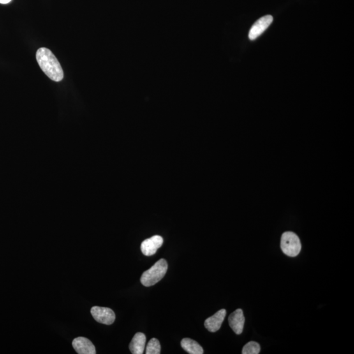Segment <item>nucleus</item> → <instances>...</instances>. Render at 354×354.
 <instances>
[{
  "label": "nucleus",
  "instance_id": "nucleus-1",
  "mask_svg": "<svg viewBox=\"0 0 354 354\" xmlns=\"http://www.w3.org/2000/svg\"><path fill=\"white\" fill-rule=\"evenodd\" d=\"M36 60L41 70L51 80L56 82L63 80V70L52 51L45 48H39L36 52Z\"/></svg>",
  "mask_w": 354,
  "mask_h": 354
},
{
  "label": "nucleus",
  "instance_id": "nucleus-2",
  "mask_svg": "<svg viewBox=\"0 0 354 354\" xmlns=\"http://www.w3.org/2000/svg\"><path fill=\"white\" fill-rule=\"evenodd\" d=\"M168 268V263L165 259H160L153 267L143 273L140 277L141 284L145 287L154 286L165 276Z\"/></svg>",
  "mask_w": 354,
  "mask_h": 354
},
{
  "label": "nucleus",
  "instance_id": "nucleus-3",
  "mask_svg": "<svg viewBox=\"0 0 354 354\" xmlns=\"http://www.w3.org/2000/svg\"><path fill=\"white\" fill-rule=\"evenodd\" d=\"M281 248L286 255L291 257L297 256L301 250L299 238L292 232L284 233L281 236Z\"/></svg>",
  "mask_w": 354,
  "mask_h": 354
},
{
  "label": "nucleus",
  "instance_id": "nucleus-4",
  "mask_svg": "<svg viewBox=\"0 0 354 354\" xmlns=\"http://www.w3.org/2000/svg\"><path fill=\"white\" fill-rule=\"evenodd\" d=\"M91 314L97 322L105 325H112L115 319L114 312L109 308L93 306L91 309Z\"/></svg>",
  "mask_w": 354,
  "mask_h": 354
},
{
  "label": "nucleus",
  "instance_id": "nucleus-5",
  "mask_svg": "<svg viewBox=\"0 0 354 354\" xmlns=\"http://www.w3.org/2000/svg\"><path fill=\"white\" fill-rule=\"evenodd\" d=\"M163 238L160 235H154L149 239L143 241L140 248L144 255L150 256L156 253L157 249L162 246Z\"/></svg>",
  "mask_w": 354,
  "mask_h": 354
},
{
  "label": "nucleus",
  "instance_id": "nucleus-6",
  "mask_svg": "<svg viewBox=\"0 0 354 354\" xmlns=\"http://www.w3.org/2000/svg\"><path fill=\"white\" fill-rule=\"evenodd\" d=\"M273 22L271 15H267L261 17L253 25L250 30L249 38L251 40H254L260 36L269 27Z\"/></svg>",
  "mask_w": 354,
  "mask_h": 354
},
{
  "label": "nucleus",
  "instance_id": "nucleus-7",
  "mask_svg": "<svg viewBox=\"0 0 354 354\" xmlns=\"http://www.w3.org/2000/svg\"><path fill=\"white\" fill-rule=\"evenodd\" d=\"M73 346L79 354H96V347L87 338L80 337L76 338L73 341Z\"/></svg>",
  "mask_w": 354,
  "mask_h": 354
},
{
  "label": "nucleus",
  "instance_id": "nucleus-8",
  "mask_svg": "<svg viewBox=\"0 0 354 354\" xmlns=\"http://www.w3.org/2000/svg\"><path fill=\"white\" fill-rule=\"evenodd\" d=\"M245 317L242 309L236 310L228 318L229 325L236 335H241L244 330Z\"/></svg>",
  "mask_w": 354,
  "mask_h": 354
},
{
  "label": "nucleus",
  "instance_id": "nucleus-9",
  "mask_svg": "<svg viewBox=\"0 0 354 354\" xmlns=\"http://www.w3.org/2000/svg\"><path fill=\"white\" fill-rule=\"evenodd\" d=\"M226 315V310L222 309L205 321L204 325L209 332L215 333L221 327Z\"/></svg>",
  "mask_w": 354,
  "mask_h": 354
},
{
  "label": "nucleus",
  "instance_id": "nucleus-10",
  "mask_svg": "<svg viewBox=\"0 0 354 354\" xmlns=\"http://www.w3.org/2000/svg\"><path fill=\"white\" fill-rule=\"evenodd\" d=\"M146 341H147V337L144 333H136L129 344V350L133 354L143 353L145 351Z\"/></svg>",
  "mask_w": 354,
  "mask_h": 354
},
{
  "label": "nucleus",
  "instance_id": "nucleus-11",
  "mask_svg": "<svg viewBox=\"0 0 354 354\" xmlns=\"http://www.w3.org/2000/svg\"><path fill=\"white\" fill-rule=\"evenodd\" d=\"M181 346L188 353L202 354L204 352L202 347L198 342L189 338H185L182 340Z\"/></svg>",
  "mask_w": 354,
  "mask_h": 354
},
{
  "label": "nucleus",
  "instance_id": "nucleus-12",
  "mask_svg": "<svg viewBox=\"0 0 354 354\" xmlns=\"http://www.w3.org/2000/svg\"><path fill=\"white\" fill-rule=\"evenodd\" d=\"M161 353V345L158 340L153 338L149 341L146 349L147 354H159Z\"/></svg>",
  "mask_w": 354,
  "mask_h": 354
},
{
  "label": "nucleus",
  "instance_id": "nucleus-13",
  "mask_svg": "<svg viewBox=\"0 0 354 354\" xmlns=\"http://www.w3.org/2000/svg\"><path fill=\"white\" fill-rule=\"evenodd\" d=\"M261 346L257 342L251 341L245 344L243 348V354H258L260 352Z\"/></svg>",
  "mask_w": 354,
  "mask_h": 354
},
{
  "label": "nucleus",
  "instance_id": "nucleus-14",
  "mask_svg": "<svg viewBox=\"0 0 354 354\" xmlns=\"http://www.w3.org/2000/svg\"><path fill=\"white\" fill-rule=\"evenodd\" d=\"M11 0H0V4H7L11 2Z\"/></svg>",
  "mask_w": 354,
  "mask_h": 354
}]
</instances>
